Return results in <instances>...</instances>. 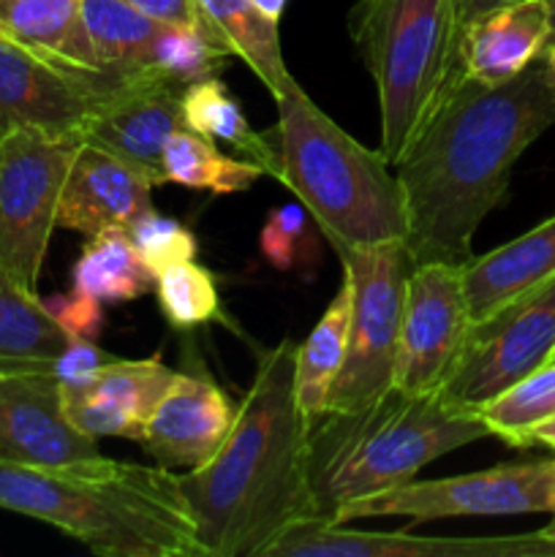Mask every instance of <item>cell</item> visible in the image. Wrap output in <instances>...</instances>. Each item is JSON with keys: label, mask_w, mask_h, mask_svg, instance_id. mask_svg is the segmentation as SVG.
Listing matches in <instances>:
<instances>
[{"label": "cell", "mask_w": 555, "mask_h": 557, "mask_svg": "<svg viewBox=\"0 0 555 557\" xmlns=\"http://www.w3.org/2000/svg\"><path fill=\"white\" fill-rule=\"evenodd\" d=\"M555 125V79L539 58L506 82L462 74L395 166L414 264H466L522 152Z\"/></svg>", "instance_id": "cell-1"}, {"label": "cell", "mask_w": 555, "mask_h": 557, "mask_svg": "<svg viewBox=\"0 0 555 557\" xmlns=\"http://www.w3.org/2000/svg\"><path fill=\"white\" fill-rule=\"evenodd\" d=\"M292 341L261 354L221 449L177 473L205 557H264L294 522L316 515L308 471L310 419L297 400Z\"/></svg>", "instance_id": "cell-2"}, {"label": "cell", "mask_w": 555, "mask_h": 557, "mask_svg": "<svg viewBox=\"0 0 555 557\" xmlns=\"http://www.w3.org/2000/svg\"><path fill=\"white\" fill-rule=\"evenodd\" d=\"M0 509L47 522L103 557H205L177 471L101 457L41 468L0 457Z\"/></svg>", "instance_id": "cell-3"}, {"label": "cell", "mask_w": 555, "mask_h": 557, "mask_svg": "<svg viewBox=\"0 0 555 557\" xmlns=\"http://www.w3.org/2000/svg\"><path fill=\"white\" fill-rule=\"evenodd\" d=\"M490 438L479 411L433 395L392 386L373 403L310 419L308 471L316 515L332 522L337 509L386 493L419 476L449 451Z\"/></svg>", "instance_id": "cell-4"}, {"label": "cell", "mask_w": 555, "mask_h": 557, "mask_svg": "<svg viewBox=\"0 0 555 557\" xmlns=\"http://www.w3.org/2000/svg\"><path fill=\"white\" fill-rule=\"evenodd\" d=\"M275 103L270 136L281 158V183L337 256L406 239L403 190L386 158L346 134L299 85Z\"/></svg>", "instance_id": "cell-5"}, {"label": "cell", "mask_w": 555, "mask_h": 557, "mask_svg": "<svg viewBox=\"0 0 555 557\" xmlns=\"http://www.w3.org/2000/svg\"><path fill=\"white\" fill-rule=\"evenodd\" d=\"M348 36L379 92L381 147L397 166L462 76L455 0H357Z\"/></svg>", "instance_id": "cell-6"}, {"label": "cell", "mask_w": 555, "mask_h": 557, "mask_svg": "<svg viewBox=\"0 0 555 557\" xmlns=\"http://www.w3.org/2000/svg\"><path fill=\"white\" fill-rule=\"evenodd\" d=\"M341 264L351 286V319L346 357L326 397V411L368 406L392 389L403 297L417 267L406 239L348 250Z\"/></svg>", "instance_id": "cell-7"}, {"label": "cell", "mask_w": 555, "mask_h": 557, "mask_svg": "<svg viewBox=\"0 0 555 557\" xmlns=\"http://www.w3.org/2000/svg\"><path fill=\"white\" fill-rule=\"evenodd\" d=\"M79 141L20 128L0 139V275L38 294Z\"/></svg>", "instance_id": "cell-8"}, {"label": "cell", "mask_w": 555, "mask_h": 557, "mask_svg": "<svg viewBox=\"0 0 555 557\" xmlns=\"http://www.w3.org/2000/svg\"><path fill=\"white\" fill-rule=\"evenodd\" d=\"M555 506V460L504 462L488 471L446 479H411L386 493L368 495L341 506L332 522L408 517L411 522L455 520V517L550 515Z\"/></svg>", "instance_id": "cell-9"}, {"label": "cell", "mask_w": 555, "mask_h": 557, "mask_svg": "<svg viewBox=\"0 0 555 557\" xmlns=\"http://www.w3.org/2000/svg\"><path fill=\"white\" fill-rule=\"evenodd\" d=\"M555 354V275L490 319L471 324L466 348L441 397L457 408L479 411L511 384L544 368Z\"/></svg>", "instance_id": "cell-10"}, {"label": "cell", "mask_w": 555, "mask_h": 557, "mask_svg": "<svg viewBox=\"0 0 555 557\" xmlns=\"http://www.w3.org/2000/svg\"><path fill=\"white\" fill-rule=\"evenodd\" d=\"M118 87L120 79L107 71L60 63L0 36V139L20 128H36L82 141Z\"/></svg>", "instance_id": "cell-11"}, {"label": "cell", "mask_w": 555, "mask_h": 557, "mask_svg": "<svg viewBox=\"0 0 555 557\" xmlns=\"http://www.w3.org/2000/svg\"><path fill=\"white\" fill-rule=\"evenodd\" d=\"M471 324L462 264L424 261L414 267L403 297L392 386L408 395L444 389L460 362Z\"/></svg>", "instance_id": "cell-12"}, {"label": "cell", "mask_w": 555, "mask_h": 557, "mask_svg": "<svg viewBox=\"0 0 555 557\" xmlns=\"http://www.w3.org/2000/svg\"><path fill=\"white\" fill-rule=\"evenodd\" d=\"M555 542L528 533V536L501 539H446L414 536L411 531L368 533L348 525L308 517L281 533L264 557H550Z\"/></svg>", "instance_id": "cell-13"}, {"label": "cell", "mask_w": 555, "mask_h": 557, "mask_svg": "<svg viewBox=\"0 0 555 557\" xmlns=\"http://www.w3.org/2000/svg\"><path fill=\"white\" fill-rule=\"evenodd\" d=\"M0 457L41 468H74L98 462L103 455L98 441L69 419L52 373H3Z\"/></svg>", "instance_id": "cell-14"}, {"label": "cell", "mask_w": 555, "mask_h": 557, "mask_svg": "<svg viewBox=\"0 0 555 557\" xmlns=\"http://www.w3.org/2000/svg\"><path fill=\"white\" fill-rule=\"evenodd\" d=\"M185 85L169 79L161 71L120 82L114 96L98 109L87 125L85 139L103 147L139 169L152 185H166L163 177V145L185 125L183 114Z\"/></svg>", "instance_id": "cell-15"}, {"label": "cell", "mask_w": 555, "mask_h": 557, "mask_svg": "<svg viewBox=\"0 0 555 557\" xmlns=\"http://www.w3.org/2000/svg\"><path fill=\"white\" fill-rule=\"evenodd\" d=\"M237 406L212 381L205 364L177 370L172 386L147 422L141 444L145 451L169 471H194L205 466L223 446L234 424Z\"/></svg>", "instance_id": "cell-16"}, {"label": "cell", "mask_w": 555, "mask_h": 557, "mask_svg": "<svg viewBox=\"0 0 555 557\" xmlns=\"http://www.w3.org/2000/svg\"><path fill=\"white\" fill-rule=\"evenodd\" d=\"M177 370L161 357L112 359L79 381H60L71 422L92 438L141 441Z\"/></svg>", "instance_id": "cell-17"}, {"label": "cell", "mask_w": 555, "mask_h": 557, "mask_svg": "<svg viewBox=\"0 0 555 557\" xmlns=\"http://www.w3.org/2000/svg\"><path fill=\"white\" fill-rule=\"evenodd\" d=\"M156 185L103 147L79 141L58 207V228L85 237L103 228H128L152 210Z\"/></svg>", "instance_id": "cell-18"}, {"label": "cell", "mask_w": 555, "mask_h": 557, "mask_svg": "<svg viewBox=\"0 0 555 557\" xmlns=\"http://www.w3.org/2000/svg\"><path fill=\"white\" fill-rule=\"evenodd\" d=\"M553 38L550 0H501L462 27V74L506 82L542 58Z\"/></svg>", "instance_id": "cell-19"}, {"label": "cell", "mask_w": 555, "mask_h": 557, "mask_svg": "<svg viewBox=\"0 0 555 557\" xmlns=\"http://www.w3.org/2000/svg\"><path fill=\"white\" fill-rule=\"evenodd\" d=\"M550 275H555V215L522 237L477 259L471 256L462 264V283L473 324L498 313L504 305L536 283L547 281Z\"/></svg>", "instance_id": "cell-20"}, {"label": "cell", "mask_w": 555, "mask_h": 557, "mask_svg": "<svg viewBox=\"0 0 555 557\" xmlns=\"http://www.w3.org/2000/svg\"><path fill=\"white\" fill-rule=\"evenodd\" d=\"M201 33L215 47L243 60L256 79L278 98L297 85L286 69L278 22L261 14L250 0H194Z\"/></svg>", "instance_id": "cell-21"}, {"label": "cell", "mask_w": 555, "mask_h": 557, "mask_svg": "<svg viewBox=\"0 0 555 557\" xmlns=\"http://www.w3.org/2000/svg\"><path fill=\"white\" fill-rule=\"evenodd\" d=\"M71 341L36 292L0 275V373H52Z\"/></svg>", "instance_id": "cell-22"}, {"label": "cell", "mask_w": 555, "mask_h": 557, "mask_svg": "<svg viewBox=\"0 0 555 557\" xmlns=\"http://www.w3.org/2000/svg\"><path fill=\"white\" fill-rule=\"evenodd\" d=\"M0 27L44 58L101 71L82 16V0H0Z\"/></svg>", "instance_id": "cell-23"}, {"label": "cell", "mask_w": 555, "mask_h": 557, "mask_svg": "<svg viewBox=\"0 0 555 557\" xmlns=\"http://www.w3.org/2000/svg\"><path fill=\"white\" fill-rule=\"evenodd\" d=\"M82 16L98 69L120 82L156 71V47L166 25L141 14L128 0H82Z\"/></svg>", "instance_id": "cell-24"}, {"label": "cell", "mask_w": 555, "mask_h": 557, "mask_svg": "<svg viewBox=\"0 0 555 557\" xmlns=\"http://www.w3.org/2000/svg\"><path fill=\"white\" fill-rule=\"evenodd\" d=\"M183 114L190 131L207 136L210 141L232 147L237 158H245V161L256 163L264 174L281 180V158H278L270 131L256 134L250 128L239 101L218 76L199 79L185 87Z\"/></svg>", "instance_id": "cell-25"}, {"label": "cell", "mask_w": 555, "mask_h": 557, "mask_svg": "<svg viewBox=\"0 0 555 557\" xmlns=\"http://www.w3.org/2000/svg\"><path fill=\"white\" fill-rule=\"evenodd\" d=\"M152 283L156 275L139 259L131 234L120 226L87 237V245L71 270V288L103 305L139 299Z\"/></svg>", "instance_id": "cell-26"}, {"label": "cell", "mask_w": 555, "mask_h": 557, "mask_svg": "<svg viewBox=\"0 0 555 557\" xmlns=\"http://www.w3.org/2000/svg\"><path fill=\"white\" fill-rule=\"evenodd\" d=\"M348 319H351V286L343 275L341 288L321 313L319 324L297 348V400L308 419L326 411V397L346 357Z\"/></svg>", "instance_id": "cell-27"}, {"label": "cell", "mask_w": 555, "mask_h": 557, "mask_svg": "<svg viewBox=\"0 0 555 557\" xmlns=\"http://www.w3.org/2000/svg\"><path fill=\"white\" fill-rule=\"evenodd\" d=\"M163 177L166 183L185 185L212 194H239L264 177L256 163L245 158L223 156L215 141L190 128L174 131L163 145Z\"/></svg>", "instance_id": "cell-28"}, {"label": "cell", "mask_w": 555, "mask_h": 557, "mask_svg": "<svg viewBox=\"0 0 555 557\" xmlns=\"http://www.w3.org/2000/svg\"><path fill=\"white\" fill-rule=\"evenodd\" d=\"M156 294L161 313L177 332H194L221 319V297L215 277L196 261H180L156 277Z\"/></svg>", "instance_id": "cell-29"}, {"label": "cell", "mask_w": 555, "mask_h": 557, "mask_svg": "<svg viewBox=\"0 0 555 557\" xmlns=\"http://www.w3.org/2000/svg\"><path fill=\"white\" fill-rule=\"evenodd\" d=\"M232 54L215 47L199 27L166 25L156 47V71L185 87L199 79L221 76Z\"/></svg>", "instance_id": "cell-30"}, {"label": "cell", "mask_w": 555, "mask_h": 557, "mask_svg": "<svg viewBox=\"0 0 555 557\" xmlns=\"http://www.w3.org/2000/svg\"><path fill=\"white\" fill-rule=\"evenodd\" d=\"M125 232L134 239L136 250H139V259L145 261V267L156 277L163 270H169V267L180 264V261L196 259L194 232L185 228L183 223L172 221V218L158 215L156 210L136 218Z\"/></svg>", "instance_id": "cell-31"}, {"label": "cell", "mask_w": 555, "mask_h": 557, "mask_svg": "<svg viewBox=\"0 0 555 557\" xmlns=\"http://www.w3.org/2000/svg\"><path fill=\"white\" fill-rule=\"evenodd\" d=\"M308 210L303 205L275 207L259 234V248L275 270H292L299 261V243L308 228Z\"/></svg>", "instance_id": "cell-32"}, {"label": "cell", "mask_w": 555, "mask_h": 557, "mask_svg": "<svg viewBox=\"0 0 555 557\" xmlns=\"http://www.w3.org/2000/svg\"><path fill=\"white\" fill-rule=\"evenodd\" d=\"M49 313L58 319V324L69 332L71 337L82 341H96L103 326V302L79 294L71 288L69 294H54L52 299H44Z\"/></svg>", "instance_id": "cell-33"}, {"label": "cell", "mask_w": 555, "mask_h": 557, "mask_svg": "<svg viewBox=\"0 0 555 557\" xmlns=\"http://www.w3.org/2000/svg\"><path fill=\"white\" fill-rule=\"evenodd\" d=\"M112 359L118 357H112V354H107L103 348H98L92 341L74 337V341L69 343V348L58 357V362H54L52 375L58 381H79L85 379V375L96 373L98 368H103V364L112 362Z\"/></svg>", "instance_id": "cell-34"}, {"label": "cell", "mask_w": 555, "mask_h": 557, "mask_svg": "<svg viewBox=\"0 0 555 557\" xmlns=\"http://www.w3.org/2000/svg\"><path fill=\"white\" fill-rule=\"evenodd\" d=\"M134 9L147 14L150 20L161 22V25H177V27H199V11H196L194 0H128Z\"/></svg>", "instance_id": "cell-35"}, {"label": "cell", "mask_w": 555, "mask_h": 557, "mask_svg": "<svg viewBox=\"0 0 555 557\" xmlns=\"http://www.w3.org/2000/svg\"><path fill=\"white\" fill-rule=\"evenodd\" d=\"M495 3H501V0H455L457 22H460V27H466L473 16L482 14L484 9H490V5Z\"/></svg>", "instance_id": "cell-36"}, {"label": "cell", "mask_w": 555, "mask_h": 557, "mask_svg": "<svg viewBox=\"0 0 555 557\" xmlns=\"http://www.w3.org/2000/svg\"><path fill=\"white\" fill-rule=\"evenodd\" d=\"M531 444H542L547 446V449H555V417L544 419V422L533 430Z\"/></svg>", "instance_id": "cell-37"}, {"label": "cell", "mask_w": 555, "mask_h": 557, "mask_svg": "<svg viewBox=\"0 0 555 557\" xmlns=\"http://www.w3.org/2000/svg\"><path fill=\"white\" fill-rule=\"evenodd\" d=\"M250 3H254L261 14L270 16V20L275 22H281L283 9H286V0H250Z\"/></svg>", "instance_id": "cell-38"}, {"label": "cell", "mask_w": 555, "mask_h": 557, "mask_svg": "<svg viewBox=\"0 0 555 557\" xmlns=\"http://www.w3.org/2000/svg\"><path fill=\"white\" fill-rule=\"evenodd\" d=\"M542 60H544V65H547L550 76H553V79H555V36L550 38V44H547V47H544Z\"/></svg>", "instance_id": "cell-39"}, {"label": "cell", "mask_w": 555, "mask_h": 557, "mask_svg": "<svg viewBox=\"0 0 555 557\" xmlns=\"http://www.w3.org/2000/svg\"><path fill=\"white\" fill-rule=\"evenodd\" d=\"M550 522L547 525L542 528V531H539V536H544V539H550V542H555V506H553V511H550Z\"/></svg>", "instance_id": "cell-40"}, {"label": "cell", "mask_w": 555, "mask_h": 557, "mask_svg": "<svg viewBox=\"0 0 555 557\" xmlns=\"http://www.w3.org/2000/svg\"><path fill=\"white\" fill-rule=\"evenodd\" d=\"M550 25H553V36H555V0H550Z\"/></svg>", "instance_id": "cell-41"}, {"label": "cell", "mask_w": 555, "mask_h": 557, "mask_svg": "<svg viewBox=\"0 0 555 557\" xmlns=\"http://www.w3.org/2000/svg\"><path fill=\"white\" fill-rule=\"evenodd\" d=\"M0 36H5V33H3V27H0Z\"/></svg>", "instance_id": "cell-42"}, {"label": "cell", "mask_w": 555, "mask_h": 557, "mask_svg": "<svg viewBox=\"0 0 555 557\" xmlns=\"http://www.w3.org/2000/svg\"><path fill=\"white\" fill-rule=\"evenodd\" d=\"M550 362H555V354H553V359H550Z\"/></svg>", "instance_id": "cell-43"}, {"label": "cell", "mask_w": 555, "mask_h": 557, "mask_svg": "<svg viewBox=\"0 0 555 557\" xmlns=\"http://www.w3.org/2000/svg\"><path fill=\"white\" fill-rule=\"evenodd\" d=\"M0 375H3V373H0Z\"/></svg>", "instance_id": "cell-44"}]
</instances>
